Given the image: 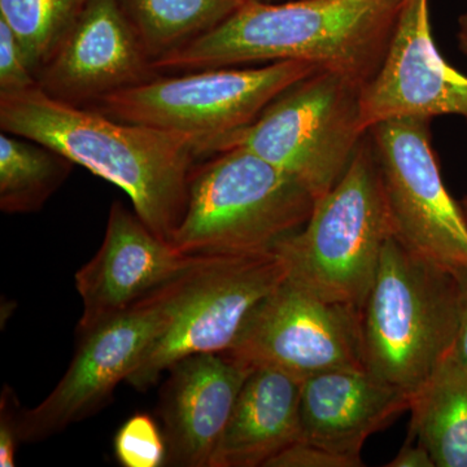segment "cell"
Wrapping results in <instances>:
<instances>
[{"mask_svg": "<svg viewBox=\"0 0 467 467\" xmlns=\"http://www.w3.org/2000/svg\"><path fill=\"white\" fill-rule=\"evenodd\" d=\"M356 79L318 70L282 92L216 152L239 146L303 184L315 201L339 182L368 131Z\"/></svg>", "mask_w": 467, "mask_h": 467, "instance_id": "obj_7", "label": "cell"}, {"mask_svg": "<svg viewBox=\"0 0 467 467\" xmlns=\"http://www.w3.org/2000/svg\"><path fill=\"white\" fill-rule=\"evenodd\" d=\"M0 128L50 147L129 196L135 213L171 242L182 221L202 142L195 135L119 121L55 99L38 85L0 92Z\"/></svg>", "mask_w": 467, "mask_h": 467, "instance_id": "obj_1", "label": "cell"}, {"mask_svg": "<svg viewBox=\"0 0 467 467\" xmlns=\"http://www.w3.org/2000/svg\"><path fill=\"white\" fill-rule=\"evenodd\" d=\"M117 461L125 467L167 465L164 432L150 414L137 413L119 427L113 441Z\"/></svg>", "mask_w": 467, "mask_h": 467, "instance_id": "obj_22", "label": "cell"}, {"mask_svg": "<svg viewBox=\"0 0 467 467\" xmlns=\"http://www.w3.org/2000/svg\"><path fill=\"white\" fill-rule=\"evenodd\" d=\"M315 198L291 175L233 146L193 168L182 221L171 243L187 254H247L273 250L297 232Z\"/></svg>", "mask_w": 467, "mask_h": 467, "instance_id": "obj_4", "label": "cell"}, {"mask_svg": "<svg viewBox=\"0 0 467 467\" xmlns=\"http://www.w3.org/2000/svg\"><path fill=\"white\" fill-rule=\"evenodd\" d=\"M405 0L245 2L225 21L153 61L160 75L304 61L367 85Z\"/></svg>", "mask_w": 467, "mask_h": 467, "instance_id": "obj_2", "label": "cell"}, {"mask_svg": "<svg viewBox=\"0 0 467 467\" xmlns=\"http://www.w3.org/2000/svg\"><path fill=\"white\" fill-rule=\"evenodd\" d=\"M318 70L304 61H278L158 75L88 109L119 121L195 135L202 142V155L211 156L282 92Z\"/></svg>", "mask_w": 467, "mask_h": 467, "instance_id": "obj_6", "label": "cell"}, {"mask_svg": "<svg viewBox=\"0 0 467 467\" xmlns=\"http://www.w3.org/2000/svg\"><path fill=\"white\" fill-rule=\"evenodd\" d=\"M79 335L75 358L50 395L36 408L20 411L21 442H38L109 404L117 384L128 379L167 328L195 270Z\"/></svg>", "mask_w": 467, "mask_h": 467, "instance_id": "obj_8", "label": "cell"}, {"mask_svg": "<svg viewBox=\"0 0 467 467\" xmlns=\"http://www.w3.org/2000/svg\"><path fill=\"white\" fill-rule=\"evenodd\" d=\"M427 119H395L368 130L391 220L405 248L448 270H467V220L442 181Z\"/></svg>", "mask_w": 467, "mask_h": 467, "instance_id": "obj_10", "label": "cell"}, {"mask_svg": "<svg viewBox=\"0 0 467 467\" xmlns=\"http://www.w3.org/2000/svg\"><path fill=\"white\" fill-rule=\"evenodd\" d=\"M389 467H436L431 453L420 441H408L399 451L395 459L387 463Z\"/></svg>", "mask_w": 467, "mask_h": 467, "instance_id": "obj_27", "label": "cell"}, {"mask_svg": "<svg viewBox=\"0 0 467 467\" xmlns=\"http://www.w3.org/2000/svg\"><path fill=\"white\" fill-rule=\"evenodd\" d=\"M152 64L119 0H86L36 81L55 99L91 107L155 78Z\"/></svg>", "mask_w": 467, "mask_h": 467, "instance_id": "obj_12", "label": "cell"}, {"mask_svg": "<svg viewBox=\"0 0 467 467\" xmlns=\"http://www.w3.org/2000/svg\"><path fill=\"white\" fill-rule=\"evenodd\" d=\"M187 254L160 238L135 212L115 202L99 251L77 272L84 304L78 334L124 312L204 259Z\"/></svg>", "mask_w": 467, "mask_h": 467, "instance_id": "obj_14", "label": "cell"}, {"mask_svg": "<svg viewBox=\"0 0 467 467\" xmlns=\"http://www.w3.org/2000/svg\"><path fill=\"white\" fill-rule=\"evenodd\" d=\"M227 356L303 382L335 368H364L358 310L330 303L287 278L261 301Z\"/></svg>", "mask_w": 467, "mask_h": 467, "instance_id": "obj_11", "label": "cell"}, {"mask_svg": "<svg viewBox=\"0 0 467 467\" xmlns=\"http://www.w3.org/2000/svg\"><path fill=\"white\" fill-rule=\"evenodd\" d=\"M410 396L367 368L324 371L301 382L300 441L361 459L371 435L409 410Z\"/></svg>", "mask_w": 467, "mask_h": 467, "instance_id": "obj_16", "label": "cell"}, {"mask_svg": "<svg viewBox=\"0 0 467 467\" xmlns=\"http://www.w3.org/2000/svg\"><path fill=\"white\" fill-rule=\"evenodd\" d=\"M245 2H251V3H282V2H287V0H245Z\"/></svg>", "mask_w": 467, "mask_h": 467, "instance_id": "obj_29", "label": "cell"}, {"mask_svg": "<svg viewBox=\"0 0 467 467\" xmlns=\"http://www.w3.org/2000/svg\"><path fill=\"white\" fill-rule=\"evenodd\" d=\"M461 208H462L463 214H465L467 220V195L462 199V202H460Z\"/></svg>", "mask_w": 467, "mask_h": 467, "instance_id": "obj_30", "label": "cell"}, {"mask_svg": "<svg viewBox=\"0 0 467 467\" xmlns=\"http://www.w3.org/2000/svg\"><path fill=\"white\" fill-rule=\"evenodd\" d=\"M38 85L26 51L0 18V92L23 91Z\"/></svg>", "mask_w": 467, "mask_h": 467, "instance_id": "obj_23", "label": "cell"}, {"mask_svg": "<svg viewBox=\"0 0 467 467\" xmlns=\"http://www.w3.org/2000/svg\"><path fill=\"white\" fill-rule=\"evenodd\" d=\"M459 43L461 51L467 57V11L460 17Z\"/></svg>", "mask_w": 467, "mask_h": 467, "instance_id": "obj_28", "label": "cell"}, {"mask_svg": "<svg viewBox=\"0 0 467 467\" xmlns=\"http://www.w3.org/2000/svg\"><path fill=\"white\" fill-rule=\"evenodd\" d=\"M152 61L220 26L245 0H119ZM153 66V64H152Z\"/></svg>", "mask_w": 467, "mask_h": 467, "instance_id": "obj_19", "label": "cell"}, {"mask_svg": "<svg viewBox=\"0 0 467 467\" xmlns=\"http://www.w3.org/2000/svg\"><path fill=\"white\" fill-rule=\"evenodd\" d=\"M389 236L391 220L368 133L339 182L315 202L306 225L275 250L288 278L322 299L359 310Z\"/></svg>", "mask_w": 467, "mask_h": 467, "instance_id": "obj_5", "label": "cell"}, {"mask_svg": "<svg viewBox=\"0 0 467 467\" xmlns=\"http://www.w3.org/2000/svg\"><path fill=\"white\" fill-rule=\"evenodd\" d=\"M57 150L18 135L0 134V209L36 213L66 182L75 167Z\"/></svg>", "mask_w": 467, "mask_h": 467, "instance_id": "obj_20", "label": "cell"}, {"mask_svg": "<svg viewBox=\"0 0 467 467\" xmlns=\"http://www.w3.org/2000/svg\"><path fill=\"white\" fill-rule=\"evenodd\" d=\"M301 380L254 368L245 380L209 467H266L301 439Z\"/></svg>", "mask_w": 467, "mask_h": 467, "instance_id": "obj_17", "label": "cell"}, {"mask_svg": "<svg viewBox=\"0 0 467 467\" xmlns=\"http://www.w3.org/2000/svg\"><path fill=\"white\" fill-rule=\"evenodd\" d=\"M457 321L454 275L389 236L358 310L364 368L411 396L451 355Z\"/></svg>", "mask_w": 467, "mask_h": 467, "instance_id": "obj_3", "label": "cell"}, {"mask_svg": "<svg viewBox=\"0 0 467 467\" xmlns=\"http://www.w3.org/2000/svg\"><path fill=\"white\" fill-rule=\"evenodd\" d=\"M20 404L16 393L9 386H5L0 398V466H16L18 444H21L18 434V420H20Z\"/></svg>", "mask_w": 467, "mask_h": 467, "instance_id": "obj_25", "label": "cell"}, {"mask_svg": "<svg viewBox=\"0 0 467 467\" xmlns=\"http://www.w3.org/2000/svg\"><path fill=\"white\" fill-rule=\"evenodd\" d=\"M287 275V265L275 248L208 254L190 279L167 328L126 382L146 391L187 356L226 352L252 312Z\"/></svg>", "mask_w": 467, "mask_h": 467, "instance_id": "obj_9", "label": "cell"}, {"mask_svg": "<svg viewBox=\"0 0 467 467\" xmlns=\"http://www.w3.org/2000/svg\"><path fill=\"white\" fill-rule=\"evenodd\" d=\"M254 370L226 353L187 356L169 368L158 408L168 445L167 465L209 467Z\"/></svg>", "mask_w": 467, "mask_h": 467, "instance_id": "obj_15", "label": "cell"}, {"mask_svg": "<svg viewBox=\"0 0 467 467\" xmlns=\"http://www.w3.org/2000/svg\"><path fill=\"white\" fill-rule=\"evenodd\" d=\"M457 284V321L456 339H454L451 356L467 368V270L454 275Z\"/></svg>", "mask_w": 467, "mask_h": 467, "instance_id": "obj_26", "label": "cell"}, {"mask_svg": "<svg viewBox=\"0 0 467 467\" xmlns=\"http://www.w3.org/2000/svg\"><path fill=\"white\" fill-rule=\"evenodd\" d=\"M430 0H405L376 76L362 88L365 130L395 119L461 116L467 119V76L436 48Z\"/></svg>", "mask_w": 467, "mask_h": 467, "instance_id": "obj_13", "label": "cell"}, {"mask_svg": "<svg viewBox=\"0 0 467 467\" xmlns=\"http://www.w3.org/2000/svg\"><path fill=\"white\" fill-rule=\"evenodd\" d=\"M410 432L436 467H467V368L451 355L410 396Z\"/></svg>", "mask_w": 467, "mask_h": 467, "instance_id": "obj_18", "label": "cell"}, {"mask_svg": "<svg viewBox=\"0 0 467 467\" xmlns=\"http://www.w3.org/2000/svg\"><path fill=\"white\" fill-rule=\"evenodd\" d=\"M77 0H0V18L38 73L78 14Z\"/></svg>", "mask_w": 467, "mask_h": 467, "instance_id": "obj_21", "label": "cell"}, {"mask_svg": "<svg viewBox=\"0 0 467 467\" xmlns=\"http://www.w3.org/2000/svg\"><path fill=\"white\" fill-rule=\"evenodd\" d=\"M362 459L343 456L319 445L299 441L267 462L266 467H358Z\"/></svg>", "mask_w": 467, "mask_h": 467, "instance_id": "obj_24", "label": "cell"}, {"mask_svg": "<svg viewBox=\"0 0 467 467\" xmlns=\"http://www.w3.org/2000/svg\"><path fill=\"white\" fill-rule=\"evenodd\" d=\"M85 2H86V0H77V3H78L79 8H81L82 5H84Z\"/></svg>", "mask_w": 467, "mask_h": 467, "instance_id": "obj_31", "label": "cell"}]
</instances>
